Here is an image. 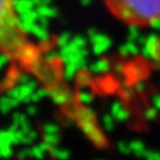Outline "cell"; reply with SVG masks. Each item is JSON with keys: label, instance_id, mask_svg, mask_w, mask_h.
Returning a JSON list of instances; mask_svg holds the SVG:
<instances>
[{"label": "cell", "instance_id": "obj_1", "mask_svg": "<svg viewBox=\"0 0 160 160\" xmlns=\"http://www.w3.org/2000/svg\"><path fill=\"white\" fill-rule=\"evenodd\" d=\"M15 2L0 0V54L32 69L39 61V52L22 25Z\"/></svg>", "mask_w": 160, "mask_h": 160}, {"label": "cell", "instance_id": "obj_2", "mask_svg": "<svg viewBox=\"0 0 160 160\" xmlns=\"http://www.w3.org/2000/svg\"><path fill=\"white\" fill-rule=\"evenodd\" d=\"M107 10L121 23L149 27L160 20V0H102Z\"/></svg>", "mask_w": 160, "mask_h": 160}]
</instances>
